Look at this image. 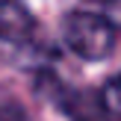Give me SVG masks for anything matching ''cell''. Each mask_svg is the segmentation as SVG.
Wrapping results in <instances>:
<instances>
[{"mask_svg": "<svg viewBox=\"0 0 121 121\" xmlns=\"http://www.w3.org/2000/svg\"><path fill=\"white\" fill-rule=\"evenodd\" d=\"M104 18L112 24V30H121V0H104Z\"/></svg>", "mask_w": 121, "mask_h": 121, "instance_id": "277c9868", "label": "cell"}, {"mask_svg": "<svg viewBox=\"0 0 121 121\" xmlns=\"http://www.w3.org/2000/svg\"><path fill=\"white\" fill-rule=\"evenodd\" d=\"M35 33V18L21 0H0V41L27 44Z\"/></svg>", "mask_w": 121, "mask_h": 121, "instance_id": "7a4b0ae2", "label": "cell"}, {"mask_svg": "<svg viewBox=\"0 0 121 121\" xmlns=\"http://www.w3.org/2000/svg\"><path fill=\"white\" fill-rule=\"evenodd\" d=\"M100 104H104L106 115H121V74L112 77L100 92Z\"/></svg>", "mask_w": 121, "mask_h": 121, "instance_id": "3957f363", "label": "cell"}, {"mask_svg": "<svg viewBox=\"0 0 121 121\" xmlns=\"http://www.w3.org/2000/svg\"><path fill=\"white\" fill-rule=\"evenodd\" d=\"M62 39L71 53L89 62H100L115 47V30L104 15L95 12H68L62 21Z\"/></svg>", "mask_w": 121, "mask_h": 121, "instance_id": "6da1fadb", "label": "cell"}]
</instances>
